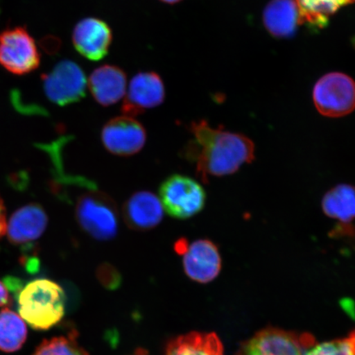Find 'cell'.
I'll return each instance as SVG.
<instances>
[{
  "label": "cell",
  "mask_w": 355,
  "mask_h": 355,
  "mask_svg": "<svg viewBox=\"0 0 355 355\" xmlns=\"http://www.w3.org/2000/svg\"><path fill=\"white\" fill-rule=\"evenodd\" d=\"M122 213L128 227L135 232H148L157 227L164 216L161 200L148 191L133 193L124 202Z\"/></svg>",
  "instance_id": "obj_13"
},
{
  "label": "cell",
  "mask_w": 355,
  "mask_h": 355,
  "mask_svg": "<svg viewBox=\"0 0 355 355\" xmlns=\"http://www.w3.org/2000/svg\"><path fill=\"white\" fill-rule=\"evenodd\" d=\"M7 230V217L6 207L3 200L0 198V238H2L6 234Z\"/></svg>",
  "instance_id": "obj_25"
},
{
  "label": "cell",
  "mask_w": 355,
  "mask_h": 355,
  "mask_svg": "<svg viewBox=\"0 0 355 355\" xmlns=\"http://www.w3.org/2000/svg\"><path fill=\"white\" fill-rule=\"evenodd\" d=\"M48 224L46 211L37 204H29L13 213L6 233L13 244L33 243L42 236Z\"/></svg>",
  "instance_id": "obj_14"
},
{
  "label": "cell",
  "mask_w": 355,
  "mask_h": 355,
  "mask_svg": "<svg viewBox=\"0 0 355 355\" xmlns=\"http://www.w3.org/2000/svg\"><path fill=\"white\" fill-rule=\"evenodd\" d=\"M166 355H225L218 336L212 332L192 331L172 339Z\"/></svg>",
  "instance_id": "obj_16"
},
{
  "label": "cell",
  "mask_w": 355,
  "mask_h": 355,
  "mask_svg": "<svg viewBox=\"0 0 355 355\" xmlns=\"http://www.w3.org/2000/svg\"><path fill=\"white\" fill-rule=\"evenodd\" d=\"M238 355H257L255 353L248 349L245 345H243L242 348L239 350Z\"/></svg>",
  "instance_id": "obj_26"
},
{
  "label": "cell",
  "mask_w": 355,
  "mask_h": 355,
  "mask_svg": "<svg viewBox=\"0 0 355 355\" xmlns=\"http://www.w3.org/2000/svg\"><path fill=\"white\" fill-rule=\"evenodd\" d=\"M243 345L257 355H305L316 345V340L309 333L266 328Z\"/></svg>",
  "instance_id": "obj_9"
},
{
  "label": "cell",
  "mask_w": 355,
  "mask_h": 355,
  "mask_svg": "<svg viewBox=\"0 0 355 355\" xmlns=\"http://www.w3.org/2000/svg\"><path fill=\"white\" fill-rule=\"evenodd\" d=\"M298 8L299 24L322 28L329 22L330 17L355 0H295Z\"/></svg>",
  "instance_id": "obj_18"
},
{
  "label": "cell",
  "mask_w": 355,
  "mask_h": 355,
  "mask_svg": "<svg viewBox=\"0 0 355 355\" xmlns=\"http://www.w3.org/2000/svg\"><path fill=\"white\" fill-rule=\"evenodd\" d=\"M97 276L101 283H103L106 287H117L119 282V274L117 269L113 266L107 263L102 264L97 270Z\"/></svg>",
  "instance_id": "obj_23"
},
{
  "label": "cell",
  "mask_w": 355,
  "mask_h": 355,
  "mask_svg": "<svg viewBox=\"0 0 355 355\" xmlns=\"http://www.w3.org/2000/svg\"><path fill=\"white\" fill-rule=\"evenodd\" d=\"M75 218L84 232L98 241L116 237L119 215L116 203L107 193L92 184L75 204Z\"/></svg>",
  "instance_id": "obj_3"
},
{
  "label": "cell",
  "mask_w": 355,
  "mask_h": 355,
  "mask_svg": "<svg viewBox=\"0 0 355 355\" xmlns=\"http://www.w3.org/2000/svg\"><path fill=\"white\" fill-rule=\"evenodd\" d=\"M20 317L35 330L44 331L59 323L64 316L65 293L49 279H35L21 288L17 295Z\"/></svg>",
  "instance_id": "obj_2"
},
{
  "label": "cell",
  "mask_w": 355,
  "mask_h": 355,
  "mask_svg": "<svg viewBox=\"0 0 355 355\" xmlns=\"http://www.w3.org/2000/svg\"><path fill=\"white\" fill-rule=\"evenodd\" d=\"M42 83L47 99L56 105L78 103L86 96L85 74L81 67L71 60L60 61L50 73L44 74Z\"/></svg>",
  "instance_id": "obj_7"
},
{
  "label": "cell",
  "mask_w": 355,
  "mask_h": 355,
  "mask_svg": "<svg viewBox=\"0 0 355 355\" xmlns=\"http://www.w3.org/2000/svg\"><path fill=\"white\" fill-rule=\"evenodd\" d=\"M144 354H145V352H143V353H141V352H139V354H137V355H144Z\"/></svg>",
  "instance_id": "obj_28"
},
{
  "label": "cell",
  "mask_w": 355,
  "mask_h": 355,
  "mask_svg": "<svg viewBox=\"0 0 355 355\" xmlns=\"http://www.w3.org/2000/svg\"><path fill=\"white\" fill-rule=\"evenodd\" d=\"M161 1L168 4H175L182 1V0H161Z\"/></svg>",
  "instance_id": "obj_27"
},
{
  "label": "cell",
  "mask_w": 355,
  "mask_h": 355,
  "mask_svg": "<svg viewBox=\"0 0 355 355\" xmlns=\"http://www.w3.org/2000/svg\"><path fill=\"white\" fill-rule=\"evenodd\" d=\"M323 212L330 218L343 223H349L355 219V187L350 184H340L324 195Z\"/></svg>",
  "instance_id": "obj_19"
},
{
  "label": "cell",
  "mask_w": 355,
  "mask_h": 355,
  "mask_svg": "<svg viewBox=\"0 0 355 355\" xmlns=\"http://www.w3.org/2000/svg\"><path fill=\"white\" fill-rule=\"evenodd\" d=\"M189 131L192 139L182 153L193 164L202 182L232 175L255 158L254 141L241 133L226 131L222 126L213 128L203 119L191 123Z\"/></svg>",
  "instance_id": "obj_1"
},
{
  "label": "cell",
  "mask_w": 355,
  "mask_h": 355,
  "mask_svg": "<svg viewBox=\"0 0 355 355\" xmlns=\"http://www.w3.org/2000/svg\"><path fill=\"white\" fill-rule=\"evenodd\" d=\"M41 63L37 44L25 28L15 26L0 33V65L8 72L25 75Z\"/></svg>",
  "instance_id": "obj_6"
},
{
  "label": "cell",
  "mask_w": 355,
  "mask_h": 355,
  "mask_svg": "<svg viewBox=\"0 0 355 355\" xmlns=\"http://www.w3.org/2000/svg\"><path fill=\"white\" fill-rule=\"evenodd\" d=\"M112 32L107 24L95 17L80 21L73 33V43L80 55L99 61L108 55Z\"/></svg>",
  "instance_id": "obj_12"
},
{
  "label": "cell",
  "mask_w": 355,
  "mask_h": 355,
  "mask_svg": "<svg viewBox=\"0 0 355 355\" xmlns=\"http://www.w3.org/2000/svg\"><path fill=\"white\" fill-rule=\"evenodd\" d=\"M12 303L11 296L7 286L0 282V307H7Z\"/></svg>",
  "instance_id": "obj_24"
},
{
  "label": "cell",
  "mask_w": 355,
  "mask_h": 355,
  "mask_svg": "<svg viewBox=\"0 0 355 355\" xmlns=\"http://www.w3.org/2000/svg\"><path fill=\"white\" fill-rule=\"evenodd\" d=\"M164 208L173 218L189 219L203 210L207 194L198 181L189 176L173 175L159 190Z\"/></svg>",
  "instance_id": "obj_4"
},
{
  "label": "cell",
  "mask_w": 355,
  "mask_h": 355,
  "mask_svg": "<svg viewBox=\"0 0 355 355\" xmlns=\"http://www.w3.org/2000/svg\"><path fill=\"white\" fill-rule=\"evenodd\" d=\"M305 355H355V330L345 339L315 345Z\"/></svg>",
  "instance_id": "obj_22"
},
{
  "label": "cell",
  "mask_w": 355,
  "mask_h": 355,
  "mask_svg": "<svg viewBox=\"0 0 355 355\" xmlns=\"http://www.w3.org/2000/svg\"><path fill=\"white\" fill-rule=\"evenodd\" d=\"M77 331L42 341L32 355H89L78 341Z\"/></svg>",
  "instance_id": "obj_21"
},
{
  "label": "cell",
  "mask_w": 355,
  "mask_h": 355,
  "mask_svg": "<svg viewBox=\"0 0 355 355\" xmlns=\"http://www.w3.org/2000/svg\"><path fill=\"white\" fill-rule=\"evenodd\" d=\"M263 21L266 28L274 37H291L300 25L295 0H272L265 8Z\"/></svg>",
  "instance_id": "obj_17"
},
{
  "label": "cell",
  "mask_w": 355,
  "mask_h": 355,
  "mask_svg": "<svg viewBox=\"0 0 355 355\" xmlns=\"http://www.w3.org/2000/svg\"><path fill=\"white\" fill-rule=\"evenodd\" d=\"M184 272L193 282L209 283L218 276L221 257L218 248L209 239L189 243L183 255Z\"/></svg>",
  "instance_id": "obj_11"
},
{
  "label": "cell",
  "mask_w": 355,
  "mask_h": 355,
  "mask_svg": "<svg viewBox=\"0 0 355 355\" xmlns=\"http://www.w3.org/2000/svg\"><path fill=\"white\" fill-rule=\"evenodd\" d=\"M165 97V86L159 74L140 73L132 79L123 101L122 112L127 116H137L146 110L161 105Z\"/></svg>",
  "instance_id": "obj_10"
},
{
  "label": "cell",
  "mask_w": 355,
  "mask_h": 355,
  "mask_svg": "<svg viewBox=\"0 0 355 355\" xmlns=\"http://www.w3.org/2000/svg\"><path fill=\"white\" fill-rule=\"evenodd\" d=\"M125 73L114 65H103L93 71L88 79V87L97 103L102 106L116 104L125 94Z\"/></svg>",
  "instance_id": "obj_15"
},
{
  "label": "cell",
  "mask_w": 355,
  "mask_h": 355,
  "mask_svg": "<svg viewBox=\"0 0 355 355\" xmlns=\"http://www.w3.org/2000/svg\"><path fill=\"white\" fill-rule=\"evenodd\" d=\"M102 144L118 157H131L144 148L146 132L143 124L130 116L111 119L102 128Z\"/></svg>",
  "instance_id": "obj_8"
},
{
  "label": "cell",
  "mask_w": 355,
  "mask_h": 355,
  "mask_svg": "<svg viewBox=\"0 0 355 355\" xmlns=\"http://www.w3.org/2000/svg\"><path fill=\"white\" fill-rule=\"evenodd\" d=\"M313 98L323 116H345L355 110V82L344 73H328L315 85Z\"/></svg>",
  "instance_id": "obj_5"
},
{
  "label": "cell",
  "mask_w": 355,
  "mask_h": 355,
  "mask_svg": "<svg viewBox=\"0 0 355 355\" xmlns=\"http://www.w3.org/2000/svg\"><path fill=\"white\" fill-rule=\"evenodd\" d=\"M28 336L24 319L8 308L0 311V350L12 353L21 348Z\"/></svg>",
  "instance_id": "obj_20"
}]
</instances>
